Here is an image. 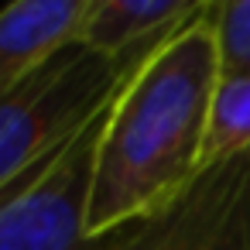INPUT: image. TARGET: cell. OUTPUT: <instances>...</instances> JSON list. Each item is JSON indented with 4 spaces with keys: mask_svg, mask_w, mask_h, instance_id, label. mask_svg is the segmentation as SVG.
Instances as JSON below:
<instances>
[{
    "mask_svg": "<svg viewBox=\"0 0 250 250\" xmlns=\"http://www.w3.org/2000/svg\"><path fill=\"white\" fill-rule=\"evenodd\" d=\"M219 86L212 0L144 55L120 89L96 151L89 236H110L161 212L206 161L209 113Z\"/></svg>",
    "mask_w": 250,
    "mask_h": 250,
    "instance_id": "6da1fadb",
    "label": "cell"
},
{
    "mask_svg": "<svg viewBox=\"0 0 250 250\" xmlns=\"http://www.w3.org/2000/svg\"><path fill=\"white\" fill-rule=\"evenodd\" d=\"M161 42L127 59H103L72 45L14 93L0 96V192L79 134Z\"/></svg>",
    "mask_w": 250,
    "mask_h": 250,
    "instance_id": "7a4b0ae2",
    "label": "cell"
},
{
    "mask_svg": "<svg viewBox=\"0 0 250 250\" xmlns=\"http://www.w3.org/2000/svg\"><path fill=\"white\" fill-rule=\"evenodd\" d=\"M117 96H110L100 106V113L79 134H72L55 154L28 168L14 185L0 192V250H106L110 247V236H89L86 219H89L96 151L106 134Z\"/></svg>",
    "mask_w": 250,
    "mask_h": 250,
    "instance_id": "3957f363",
    "label": "cell"
},
{
    "mask_svg": "<svg viewBox=\"0 0 250 250\" xmlns=\"http://www.w3.org/2000/svg\"><path fill=\"white\" fill-rule=\"evenodd\" d=\"M106 250H250V151L202 168L161 212L110 233Z\"/></svg>",
    "mask_w": 250,
    "mask_h": 250,
    "instance_id": "277c9868",
    "label": "cell"
},
{
    "mask_svg": "<svg viewBox=\"0 0 250 250\" xmlns=\"http://www.w3.org/2000/svg\"><path fill=\"white\" fill-rule=\"evenodd\" d=\"M93 0H14L0 11V96L79 45Z\"/></svg>",
    "mask_w": 250,
    "mask_h": 250,
    "instance_id": "5b68a950",
    "label": "cell"
},
{
    "mask_svg": "<svg viewBox=\"0 0 250 250\" xmlns=\"http://www.w3.org/2000/svg\"><path fill=\"white\" fill-rule=\"evenodd\" d=\"M206 0H93L79 45L103 59H127L182 24H188Z\"/></svg>",
    "mask_w": 250,
    "mask_h": 250,
    "instance_id": "8992f818",
    "label": "cell"
},
{
    "mask_svg": "<svg viewBox=\"0 0 250 250\" xmlns=\"http://www.w3.org/2000/svg\"><path fill=\"white\" fill-rule=\"evenodd\" d=\"M243 151H250V76H233L216 86L202 168Z\"/></svg>",
    "mask_w": 250,
    "mask_h": 250,
    "instance_id": "52a82bcc",
    "label": "cell"
},
{
    "mask_svg": "<svg viewBox=\"0 0 250 250\" xmlns=\"http://www.w3.org/2000/svg\"><path fill=\"white\" fill-rule=\"evenodd\" d=\"M219 79L250 76V0H212Z\"/></svg>",
    "mask_w": 250,
    "mask_h": 250,
    "instance_id": "ba28073f",
    "label": "cell"
}]
</instances>
